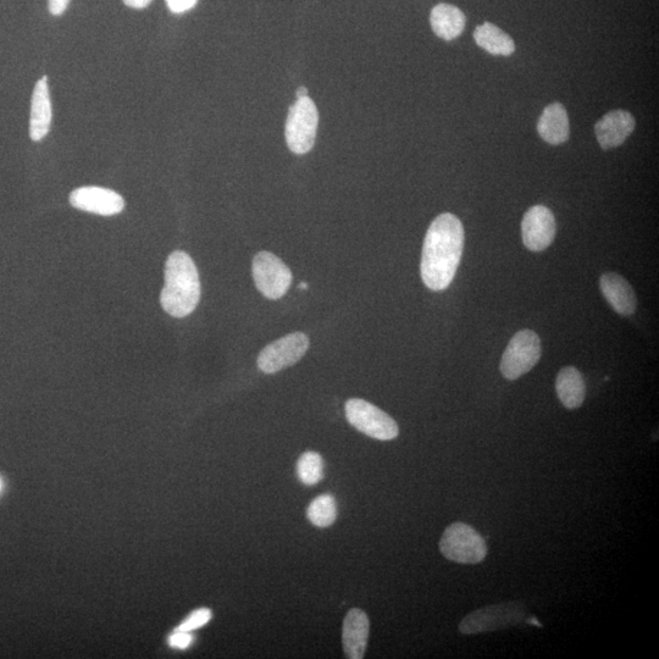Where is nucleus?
<instances>
[{"label":"nucleus","instance_id":"f8f14e48","mask_svg":"<svg viewBox=\"0 0 659 659\" xmlns=\"http://www.w3.org/2000/svg\"><path fill=\"white\" fill-rule=\"evenodd\" d=\"M635 126L634 116L629 112L613 110L597 121L596 137L603 149H611L623 145L625 140L633 134Z\"/></svg>","mask_w":659,"mask_h":659},{"label":"nucleus","instance_id":"7ed1b4c3","mask_svg":"<svg viewBox=\"0 0 659 659\" xmlns=\"http://www.w3.org/2000/svg\"><path fill=\"white\" fill-rule=\"evenodd\" d=\"M440 551L448 561L462 564L483 562L487 556V545L472 526L454 523L445 530L440 541Z\"/></svg>","mask_w":659,"mask_h":659},{"label":"nucleus","instance_id":"393cba45","mask_svg":"<svg viewBox=\"0 0 659 659\" xmlns=\"http://www.w3.org/2000/svg\"><path fill=\"white\" fill-rule=\"evenodd\" d=\"M71 0H48L49 13L53 16L63 15L68 9Z\"/></svg>","mask_w":659,"mask_h":659},{"label":"nucleus","instance_id":"5701e85b","mask_svg":"<svg viewBox=\"0 0 659 659\" xmlns=\"http://www.w3.org/2000/svg\"><path fill=\"white\" fill-rule=\"evenodd\" d=\"M193 636L188 631L175 630L173 635H170L169 645L175 649L185 650L192 644Z\"/></svg>","mask_w":659,"mask_h":659},{"label":"nucleus","instance_id":"423d86ee","mask_svg":"<svg viewBox=\"0 0 659 659\" xmlns=\"http://www.w3.org/2000/svg\"><path fill=\"white\" fill-rule=\"evenodd\" d=\"M541 358L540 337L531 330L515 334L503 354L501 371L508 380H517L529 373Z\"/></svg>","mask_w":659,"mask_h":659},{"label":"nucleus","instance_id":"f3484780","mask_svg":"<svg viewBox=\"0 0 659 659\" xmlns=\"http://www.w3.org/2000/svg\"><path fill=\"white\" fill-rule=\"evenodd\" d=\"M465 15L454 5L441 3L431 10L430 24L437 37L445 41L456 40L464 31Z\"/></svg>","mask_w":659,"mask_h":659},{"label":"nucleus","instance_id":"9b49d317","mask_svg":"<svg viewBox=\"0 0 659 659\" xmlns=\"http://www.w3.org/2000/svg\"><path fill=\"white\" fill-rule=\"evenodd\" d=\"M522 235L524 245L530 251H544L556 237L555 215L544 206L530 208L524 215Z\"/></svg>","mask_w":659,"mask_h":659},{"label":"nucleus","instance_id":"f257e3e1","mask_svg":"<svg viewBox=\"0 0 659 659\" xmlns=\"http://www.w3.org/2000/svg\"><path fill=\"white\" fill-rule=\"evenodd\" d=\"M464 248V229L456 215L437 217L426 232L420 273L426 287L446 290L456 276Z\"/></svg>","mask_w":659,"mask_h":659},{"label":"nucleus","instance_id":"a878e982","mask_svg":"<svg viewBox=\"0 0 659 659\" xmlns=\"http://www.w3.org/2000/svg\"><path fill=\"white\" fill-rule=\"evenodd\" d=\"M124 3L126 7L132 9H145L152 3V0H124Z\"/></svg>","mask_w":659,"mask_h":659},{"label":"nucleus","instance_id":"b1692460","mask_svg":"<svg viewBox=\"0 0 659 659\" xmlns=\"http://www.w3.org/2000/svg\"><path fill=\"white\" fill-rule=\"evenodd\" d=\"M171 13L184 14L195 8L198 0H165Z\"/></svg>","mask_w":659,"mask_h":659},{"label":"nucleus","instance_id":"0eeeda50","mask_svg":"<svg viewBox=\"0 0 659 659\" xmlns=\"http://www.w3.org/2000/svg\"><path fill=\"white\" fill-rule=\"evenodd\" d=\"M525 613L518 603H503L479 609L470 613L459 624L464 635H474L517 627L524 620Z\"/></svg>","mask_w":659,"mask_h":659},{"label":"nucleus","instance_id":"ddd939ff","mask_svg":"<svg viewBox=\"0 0 659 659\" xmlns=\"http://www.w3.org/2000/svg\"><path fill=\"white\" fill-rule=\"evenodd\" d=\"M370 622L367 613L362 609L352 608L343 620L342 644L346 656L351 659H362L367 650Z\"/></svg>","mask_w":659,"mask_h":659},{"label":"nucleus","instance_id":"412c9836","mask_svg":"<svg viewBox=\"0 0 659 659\" xmlns=\"http://www.w3.org/2000/svg\"><path fill=\"white\" fill-rule=\"evenodd\" d=\"M323 458L317 452H306L299 458L297 473L304 485H317L323 479Z\"/></svg>","mask_w":659,"mask_h":659},{"label":"nucleus","instance_id":"20e7f679","mask_svg":"<svg viewBox=\"0 0 659 659\" xmlns=\"http://www.w3.org/2000/svg\"><path fill=\"white\" fill-rule=\"evenodd\" d=\"M319 113L309 97L297 99L286 121V141L290 151L302 155L312 151L317 137Z\"/></svg>","mask_w":659,"mask_h":659},{"label":"nucleus","instance_id":"a211bd4d","mask_svg":"<svg viewBox=\"0 0 659 659\" xmlns=\"http://www.w3.org/2000/svg\"><path fill=\"white\" fill-rule=\"evenodd\" d=\"M556 390L564 407L579 408L584 403L586 392L583 375L577 368H563L557 376Z\"/></svg>","mask_w":659,"mask_h":659},{"label":"nucleus","instance_id":"cd10ccee","mask_svg":"<svg viewBox=\"0 0 659 659\" xmlns=\"http://www.w3.org/2000/svg\"><path fill=\"white\" fill-rule=\"evenodd\" d=\"M529 624H533L534 627H541V623L536 618H531L529 620Z\"/></svg>","mask_w":659,"mask_h":659},{"label":"nucleus","instance_id":"6ab92c4d","mask_svg":"<svg viewBox=\"0 0 659 659\" xmlns=\"http://www.w3.org/2000/svg\"><path fill=\"white\" fill-rule=\"evenodd\" d=\"M474 40L480 48L485 49L492 55H503L508 57L515 51V43L512 37L500 27H497L491 22L476 27L474 31Z\"/></svg>","mask_w":659,"mask_h":659},{"label":"nucleus","instance_id":"c85d7f7f","mask_svg":"<svg viewBox=\"0 0 659 659\" xmlns=\"http://www.w3.org/2000/svg\"><path fill=\"white\" fill-rule=\"evenodd\" d=\"M299 289L307 290V289H308V285L306 284V282H302V284L299 285Z\"/></svg>","mask_w":659,"mask_h":659},{"label":"nucleus","instance_id":"bb28decb","mask_svg":"<svg viewBox=\"0 0 659 659\" xmlns=\"http://www.w3.org/2000/svg\"><path fill=\"white\" fill-rule=\"evenodd\" d=\"M297 99H302L308 97V90L306 87H299L297 90Z\"/></svg>","mask_w":659,"mask_h":659},{"label":"nucleus","instance_id":"6e6552de","mask_svg":"<svg viewBox=\"0 0 659 659\" xmlns=\"http://www.w3.org/2000/svg\"><path fill=\"white\" fill-rule=\"evenodd\" d=\"M253 278L260 293L280 299L289 291L292 273L281 259L270 252H260L253 260Z\"/></svg>","mask_w":659,"mask_h":659},{"label":"nucleus","instance_id":"39448f33","mask_svg":"<svg viewBox=\"0 0 659 659\" xmlns=\"http://www.w3.org/2000/svg\"><path fill=\"white\" fill-rule=\"evenodd\" d=\"M346 417L348 423L371 439L391 441L400 434L397 423L389 414L359 398L347 401Z\"/></svg>","mask_w":659,"mask_h":659},{"label":"nucleus","instance_id":"2eb2a0df","mask_svg":"<svg viewBox=\"0 0 659 659\" xmlns=\"http://www.w3.org/2000/svg\"><path fill=\"white\" fill-rule=\"evenodd\" d=\"M600 287L606 301L620 315L629 317L635 313L636 295L633 287L622 276L614 273L603 274Z\"/></svg>","mask_w":659,"mask_h":659},{"label":"nucleus","instance_id":"aec40b11","mask_svg":"<svg viewBox=\"0 0 659 659\" xmlns=\"http://www.w3.org/2000/svg\"><path fill=\"white\" fill-rule=\"evenodd\" d=\"M337 517V506L335 498L323 495L310 503L308 508V519L310 523L318 528H328L335 523Z\"/></svg>","mask_w":659,"mask_h":659},{"label":"nucleus","instance_id":"4be33fe9","mask_svg":"<svg viewBox=\"0 0 659 659\" xmlns=\"http://www.w3.org/2000/svg\"><path fill=\"white\" fill-rule=\"evenodd\" d=\"M210 619H212V611H210V609H197V611L193 612L191 616L188 617L184 623H181L180 627L176 630L188 631V633H191L193 630L204 627Z\"/></svg>","mask_w":659,"mask_h":659},{"label":"nucleus","instance_id":"9d476101","mask_svg":"<svg viewBox=\"0 0 659 659\" xmlns=\"http://www.w3.org/2000/svg\"><path fill=\"white\" fill-rule=\"evenodd\" d=\"M70 203L76 209L102 217H113L125 208L124 198L119 193L97 186L77 188L71 192Z\"/></svg>","mask_w":659,"mask_h":659},{"label":"nucleus","instance_id":"f03ea898","mask_svg":"<svg viewBox=\"0 0 659 659\" xmlns=\"http://www.w3.org/2000/svg\"><path fill=\"white\" fill-rule=\"evenodd\" d=\"M201 298V281L195 262L187 253L170 254L165 265V286L160 302L166 313L185 318L193 313Z\"/></svg>","mask_w":659,"mask_h":659},{"label":"nucleus","instance_id":"dca6fc26","mask_svg":"<svg viewBox=\"0 0 659 659\" xmlns=\"http://www.w3.org/2000/svg\"><path fill=\"white\" fill-rule=\"evenodd\" d=\"M542 140L550 145H562L569 138V119L566 108L561 103H553L542 113L537 124Z\"/></svg>","mask_w":659,"mask_h":659},{"label":"nucleus","instance_id":"c756f323","mask_svg":"<svg viewBox=\"0 0 659 659\" xmlns=\"http://www.w3.org/2000/svg\"><path fill=\"white\" fill-rule=\"evenodd\" d=\"M0 487H2V484H0Z\"/></svg>","mask_w":659,"mask_h":659},{"label":"nucleus","instance_id":"1a4fd4ad","mask_svg":"<svg viewBox=\"0 0 659 659\" xmlns=\"http://www.w3.org/2000/svg\"><path fill=\"white\" fill-rule=\"evenodd\" d=\"M308 347V337L302 332H293L265 347L259 354L258 367L265 374L278 373L296 364L306 354Z\"/></svg>","mask_w":659,"mask_h":659},{"label":"nucleus","instance_id":"4468645a","mask_svg":"<svg viewBox=\"0 0 659 659\" xmlns=\"http://www.w3.org/2000/svg\"><path fill=\"white\" fill-rule=\"evenodd\" d=\"M53 119L51 93H49L48 77L43 76L36 83L32 94L30 137L32 141L40 142L51 130Z\"/></svg>","mask_w":659,"mask_h":659}]
</instances>
